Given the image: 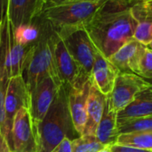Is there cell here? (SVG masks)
Instances as JSON below:
<instances>
[{
    "label": "cell",
    "mask_w": 152,
    "mask_h": 152,
    "mask_svg": "<svg viewBox=\"0 0 152 152\" xmlns=\"http://www.w3.org/2000/svg\"><path fill=\"white\" fill-rule=\"evenodd\" d=\"M134 0H106L85 26L97 50L107 59L134 39L137 22L131 8Z\"/></svg>",
    "instance_id": "1"
},
{
    "label": "cell",
    "mask_w": 152,
    "mask_h": 152,
    "mask_svg": "<svg viewBox=\"0 0 152 152\" xmlns=\"http://www.w3.org/2000/svg\"><path fill=\"white\" fill-rule=\"evenodd\" d=\"M33 129L37 152H51L63 139L77 134L69 110L67 87L61 85L47 114Z\"/></svg>",
    "instance_id": "2"
},
{
    "label": "cell",
    "mask_w": 152,
    "mask_h": 152,
    "mask_svg": "<svg viewBox=\"0 0 152 152\" xmlns=\"http://www.w3.org/2000/svg\"><path fill=\"white\" fill-rule=\"evenodd\" d=\"M35 22L39 30L38 38L28 47L21 73L28 92L45 76L50 75L60 81L53 57L54 31L40 18Z\"/></svg>",
    "instance_id": "3"
},
{
    "label": "cell",
    "mask_w": 152,
    "mask_h": 152,
    "mask_svg": "<svg viewBox=\"0 0 152 152\" xmlns=\"http://www.w3.org/2000/svg\"><path fill=\"white\" fill-rule=\"evenodd\" d=\"M106 0H47L38 18L61 34L85 28Z\"/></svg>",
    "instance_id": "4"
},
{
    "label": "cell",
    "mask_w": 152,
    "mask_h": 152,
    "mask_svg": "<svg viewBox=\"0 0 152 152\" xmlns=\"http://www.w3.org/2000/svg\"><path fill=\"white\" fill-rule=\"evenodd\" d=\"M57 35L64 42L68 51L80 68L82 73L91 78L97 48L86 29H76Z\"/></svg>",
    "instance_id": "5"
},
{
    "label": "cell",
    "mask_w": 152,
    "mask_h": 152,
    "mask_svg": "<svg viewBox=\"0 0 152 152\" xmlns=\"http://www.w3.org/2000/svg\"><path fill=\"white\" fill-rule=\"evenodd\" d=\"M151 85L142 77L133 73H118L112 91L107 96L110 107L118 113L126 108L142 90Z\"/></svg>",
    "instance_id": "6"
},
{
    "label": "cell",
    "mask_w": 152,
    "mask_h": 152,
    "mask_svg": "<svg viewBox=\"0 0 152 152\" xmlns=\"http://www.w3.org/2000/svg\"><path fill=\"white\" fill-rule=\"evenodd\" d=\"M60 81L48 75L42 79L36 87L28 92V112L33 126L39 124L47 114L59 88Z\"/></svg>",
    "instance_id": "7"
},
{
    "label": "cell",
    "mask_w": 152,
    "mask_h": 152,
    "mask_svg": "<svg viewBox=\"0 0 152 152\" xmlns=\"http://www.w3.org/2000/svg\"><path fill=\"white\" fill-rule=\"evenodd\" d=\"M28 107V91L21 75L12 77L9 80L4 97V126L3 135L9 145L11 131L16 113L22 108Z\"/></svg>",
    "instance_id": "8"
},
{
    "label": "cell",
    "mask_w": 152,
    "mask_h": 152,
    "mask_svg": "<svg viewBox=\"0 0 152 152\" xmlns=\"http://www.w3.org/2000/svg\"><path fill=\"white\" fill-rule=\"evenodd\" d=\"M53 57L59 80L63 86L71 87L84 83L90 79V77L82 73L64 42L55 32L53 37Z\"/></svg>",
    "instance_id": "9"
},
{
    "label": "cell",
    "mask_w": 152,
    "mask_h": 152,
    "mask_svg": "<svg viewBox=\"0 0 152 152\" xmlns=\"http://www.w3.org/2000/svg\"><path fill=\"white\" fill-rule=\"evenodd\" d=\"M10 147L12 152H37L33 125L28 108H20L14 116Z\"/></svg>",
    "instance_id": "10"
},
{
    "label": "cell",
    "mask_w": 152,
    "mask_h": 152,
    "mask_svg": "<svg viewBox=\"0 0 152 152\" xmlns=\"http://www.w3.org/2000/svg\"><path fill=\"white\" fill-rule=\"evenodd\" d=\"M91 85L92 79L90 78L84 83L67 87L69 114L75 131L79 136L83 134L86 124L87 101Z\"/></svg>",
    "instance_id": "11"
},
{
    "label": "cell",
    "mask_w": 152,
    "mask_h": 152,
    "mask_svg": "<svg viewBox=\"0 0 152 152\" xmlns=\"http://www.w3.org/2000/svg\"><path fill=\"white\" fill-rule=\"evenodd\" d=\"M45 0H8L7 15L14 29L32 25L40 16Z\"/></svg>",
    "instance_id": "12"
},
{
    "label": "cell",
    "mask_w": 152,
    "mask_h": 152,
    "mask_svg": "<svg viewBox=\"0 0 152 152\" xmlns=\"http://www.w3.org/2000/svg\"><path fill=\"white\" fill-rule=\"evenodd\" d=\"M146 47V46L133 39L113 54L109 58V61L117 69L118 73L138 75L140 60Z\"/></svg>",
    "instance_id": "13"
},
{
    "label": "cell",
    "mask_w": 152,
    "mask_h": 152,
    "mask_svg": "<svg viewBox=\"0 0 152 152\" xmlns=\"http://www.w3.org/2000/svg\"><path fill=\"white\" fill-rule=\"evenodd\" d=\"M131 12L137 22L134 39L147 47L152 41V0H134Z\"/></svg>",
    "instance_id": "14"
},
{
    "label": "cell",
    "mask_w": 152,
    "mask_h": 152,
    "mask_svg": "<svg viewBox=\"0 0 152 152\" xmlns=\"http://www.w3.org/2000/svg\"><path fill=\"white\" fill-rule=\"evenodd\" d=\"M8 15L0 27V133L3 134L4 126V97L10 80V60L8 56L7 36Z\"/></svg>",
    "instance_id": "15"
},
{
    "label": "cell",
    "mask_w": 152,
    "mask_h": 152,
    "mask_svg": "<svg viewBox=\"0 0 152 152\" xmlns=\"http://www.w3.org/2000/svg\"><path fill=\"white\" fill-rule=\"evenodd\" d=\"M118 72L112 64L104 57L98 50L91 73L92 82L105 96H108L113 90Z\"/></svg>",
    "instance_id": "16"
},
{
    "label": "cell",
    "mask_w": 152,
    "mask_h": 152,
    "mask_svg": "<svg viewBox=\"0 0 152 152\" xmlns=\"http://www.w3.org/2000/svg\"><path fill=\"white\" fill-rule=\"evenodd\" d=\"M106 97L107 96L103 95L92 82L87 101L86 124L82 135L95 136L97 127L104 112Z\"/></svg>",
    "instance_id": "17"
},
{
    "label": "cell",
    "mask_w": 152,
    "mask_h": 152,
    "mask_svg": "<svg viewBox=\"0 0 152 152\" xmlns=\"http://www.w3.org/2000/svg\"><path fill=\"white\" fill-rule=\"evenodd\" d=\"M152 116V87L140 92L122 111L118 113V124Z\"/></svg>",
    "instance_id": "18"
},
{
    "label": "cell",
    "mask_w": 152,
    "mask_h": 152,
    "mask_svg": "<svg viewBox=\"0 0 152 152\" xmlns=\"http://www.w3.org/2000/svg\"><path fill=\"white\" fill-rule=\"evenodd\" d=\"M118 136L119 132L118 126V113L110 108L106 97L104 112L97 127L95 137L105 147H110L114 144H117Z\"/></svg>",
    "instance_id": "19"
},
{
    "label": "cell",
    "mask_w": 152,
    "mask_h": 152,
    "mask_svg": "<svg viewBox=\"0 0 152 152\" xmlns=\"http://www.w3.org/2000/svg\"><path fill=\"white\" fill-rule=\"evenodd\" d=\"M7 36H8V56L10 60V78L21 75L22 66L25 60L26 53L28 47L20 44L14 35V28L7 21Z\"/></svg>",
    "instance_id": "20"
},
{
    "label": "cell",
    "mask_w": 152,
    "mask_h": 152,
    "mask_svg": "<svg viewBox=\"0 0 152 152\" xmlns=\"http://www.w3.org/2000/svg\"><path fill=\"white\" fill-rule=\"evenodd\" d=\"M117 144L152 151V131L121 133L118 138Z\"/></svg>",
    "instance_id": "21"
},
{
    "label": "cell",
    "mask_w": 152,
    "mask_h": 152,
    "mask_svg": "<svg viewBox=\"0 0 152 152\" xmlns=\"http://www.w3.org/2000/svg\"><path fill=\"white\" fill-rule=\"evenodd\" d=\"M105 148L95 136L81 135L72 140V152H98Z\"/></svg>",
    "instance_id": "22"
},
{
    "label": "cell",
    "mask_w": 152,
    "mask_h": 152,
    "mask_svg": "<svg viewBox=\"0 0 152 152\" xmlns=\"http://www.w3.org/2000/svg\"><path fill=\"white\" fill-rule=\"evenodd\" d=\"M119 134L134 132H151L152 131V116L125 121L118 124Z\"/></svg>",
    "instance_id": "23"
},
{
    "label": "cell",
    "mask_w": 152,
    "mask_h": 152,
    "mask_svg": "<svg viewBox=\"0 0 152 152\" xmlns=\"http://www.w3.org/2000/svg\"><path fill=\"white\" fill-rule=\"evenodd\" d=\"M138 75L143 79L152 78V50L146 47L139 64Z\"/></svg>",
    "instance_id": "24"
},
{
    "label": "cell",
    "mask_w": 152,
    "mask_h": 152,
    "mask_svg": "<svg viewBox=\"0 0 152 152\" xmlns=\"http://www.w3.org/2000/svg\"><path fill=\"white\" fill-rule=\"evenodd\" d=\"M51 152H72V140L69 138L63 139Z\"/></svg>",
    "instance_id": "25"
},
{
    "label": "cell",
    "mask_w": 152,
    "mask_h": 152,
    "mask_svg": "<svg viewBox=\"0 0 152 152\" xmlns=\"http://www.w3.org/2000/svg\"><path fill=\"white\" fill-rule=\"evenodd\" d=\"M111 152H152L151 151H147V150H141L134 147H129V146H124V145H119V144H114L110 147Z\"/></svg>",
    "instance_id": "26"
},
{
    "label": "cell",
    "mask_w": 152,
    "mask_h": 152,
    "mask_svg": "<svg viewBox=\"0 0 152 152\" xmlns=\"http://www.w3.org/2000/svg\"><path fill=\"white\" fill-rule=\"evenodd\" d=\"M8 11V0H0V27L7 15Z\"/></svg>",
    "instance_id": "27"
},
{
    "label": "cell",
    "mask_w": 152,
    "mask_h": 152,
    "mask_svg": "<svg viewBox=\"0 0 152 152\" xmlns=\"http://www.w3.org/2000/svg\"><path fill=\"white\" fill-rule=\"evenodd\" d=\"M0 152H12L7 140L0 133Z\"/></svg>",
    "instance_id": "28"
},
{
    "label": "cell",
    "mask_w": 152,
    "mask_h": 152,
    "mask_svg": "<svg viewBox=\"0 0 152 152\" xmlns=\"http://www.w3.org/2000/svg\"><path fill=\"white\" fill-rule=\"evenodd\" d=\"M98 152H111V151H110V147H106L105 149H103V150H102V151H100Z\"/></svg>",
    "instance_id": "29"
},
{
    "label": "cell",
    "mask_w": 152,
    "mask_h": 152,
    "mask_svg": "<svg viewBox=\"0 0 152 152\" xmlns=\"http://www.w3.org/2000/svg\"><path fill=\"white\" fill-rule=\"evenodd\" d=\"M144 80H145V81H146V82H147L152 87V78H150V79H144Z\"/></svg>",
    "instance_id": "30"
},
{
    "label": "cell",
    "mask_w": 152,
    "mask_h": 152,
    "mask_svg": "<svg viewBox=\"0 0 152 152\" xmlns=\"http://www.w3.org/2000/svg\"><path fill=\"white\" fill-rule=\"evenodd\" d=\"M147 47H148L149 49L152 50V41L151 42V43H150V44H149V45H148V46H147Z\"/></svg>",
    "instance_id": "31"
},
{
    "label": "cell",
    "mask_w": 152,
    "mask_h": 152,
    "mask_svg": "<svg viewBox=\"0 0 152 152\" xmlns=\"http://www.w3.org/2000/svg\"><path fill=\"white\" fill-rule=\"evenodd\" d=\"M46 1H47V0H45V2H46Z\"/></svg>",
    "instance_id": "32"
},
{
    "label": "cell",
    "mask_w": 152,
    "mask_h": 152,
    "mask_svg": "<svg viewBox=\"0 0 152 152\" xmlns=\"http://www.w3.org/2000/svg\"></svg>",
    "instance_id": "33"
}]
</instances>
